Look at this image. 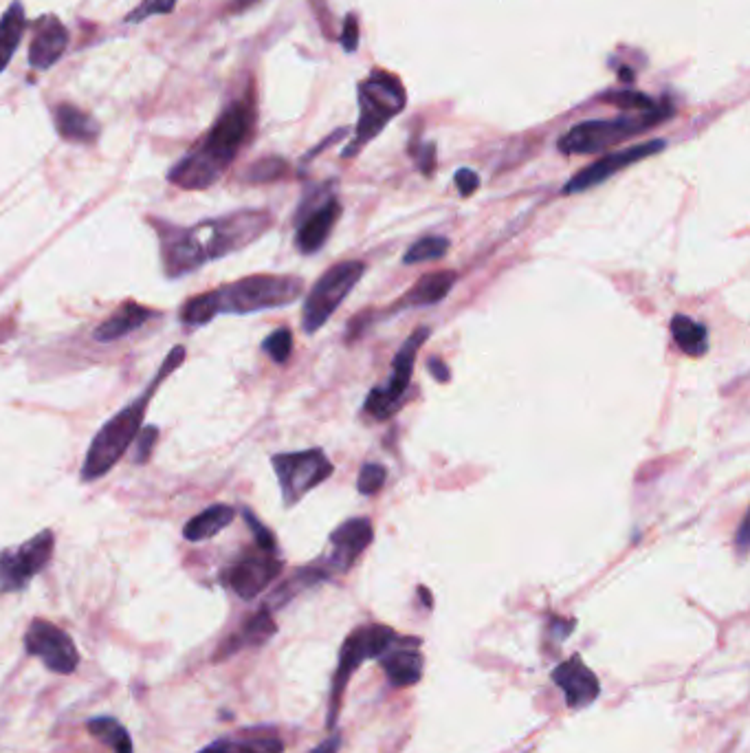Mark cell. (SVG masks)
Masks as SVG:
<instances>
[{"mask_svg":"<svg viewBox=\"0 0 750 753\" xmlns=\"http://www.w3.org/2000/svg\"><path fill=\"white\" fill-rule=\"evenodd\" d=\"M150 225L159 236L165 276L174 280L201 269L209 260L225 258L256 243L273 227V216L264 210H238L192 227L159 218H150Z\"/></svg>","mask_w":750,"mask_h":753,"instance_id":"6da1fadb","label":"cell"},{"mask_svg":"<svg viewBox=\"0 0 750 753\" xmlns=\"http://www.w3.org/2000/svg\"><path fill=\"white\" fill-rule=\"evenodd\" d=\"M253 126H256V106L249 97L231 104L216 119L201 144L187 152L168 172V181L181 190L212 188L251 139Z\"/></svg>","mask_w":750,"mask_h":753,"instance_id":"7a4b0ae2","label":"cell"},{"mask_svg":"<svg viewBox=\"0 0 750 753\" xmlns=\"http://www.w3.org/2000/svg\"><path fill=\"white\" fill-rule=\"evenodd\" d=\"M185 362V346H174L168 353V357L163 359L161 368L157 370V375L152 377L146 390L139 392L137 399H132L126 403L113 419H108L102 430L95 434V439L88 445V452L82 465V480L84 483H93V480L106 476L110 469H113L119 458L126 454L130 443L135 441V436L139 434L143 419H146V412L150 401L157 395V390L163 386V381L168 379L176 368Z\"/></svg>","mask_w":750,"mask_h":753,"instance_id":"3957f363","label":"cell"},{"mask_svg":"<svg viewBox=\"0 0 750 753\" xmlns=\"http://www.w3.org/2000/svg\"><path fill=\"white\" fill-rule=\"evenodd\" d=\"M304 291V280L297 276L256 274L240 278L231 285L212 289L216 313L247 315L293 304Z\"/></svg>","mask_w":750,"mask_h":753,"instance_id":"277c9868","label":"cell"},{"mask_svg":"<svg viewBox=\"0 0 750 753\" xmlns=\"http://www.w3.org/2000/svg\"><path fill=\"white\" fill-rule=\"evenodd\" d=\"M405 108V89L399 78L388 71H374L359 86V124L352 144L344 150V159H352L366 148L392 117Z\"/></svg>","mask_w":750,"mask_h":753,"instance_id":"5b68a950","label":"cell"},{"mask_svg":"<svg viewBox=\"0 0 750 753\" xmlns=\"http://www.w3.org/2000/svg\"><path fill=\"white\" fill-rule=\"evenodd\" d=\"M669 115L665 108H652L641 115H623L616 119H590V122L577 124L559 139V150L564 155H594L614 148L621 141L645 133L663 122Z\"/></svg>","mask_w":750,"mask_h":753,"instance_id":"8992f818","label":"cell"},{"mask_svg":"<svg viewBox=\"0 0 750 753\" xmlns=\"http://www.w3.org/2000/svg\"><path fill=\"white\" fill-rule=\"evenodd\" d=\"M396 639H399V632L383 624L359 626L350 632V637L341 646L339 663L333 676V690H330L328 698V727H335V720L341 709V698H344L352 674L357 672L363 661L379 659Z\"/></svg>","mask_w":750,"mask_h":753,"instance_id":"52a82bcc","label":"cell"},{"mask_svg":"<svg viewBox=\"0 0 750 753\" xmlns=\"http://www.w3.org/2000/svg\"><path fill=\"white\" fill-rule=\"evenodd\" d=\"M363 274H366V265L361 260H344V263H337L324 271V276L315 282L304 300L302 329L306 335L317 333L333 318Z\"/></svg>","mask_w":750,"mask_h":753,"instance_id":"ba28073f","label":"cell"},{"mask_svg":"<svg viewBox=\"0 0 750 753\" xmlns=\"http://www.w3.org/2000/svg\"><path fill=\"white\" fill-rule=\"evenodd\" d=\"M273 472L278 476L284 507H295L308 491L333 476V463L322 450L284 452L271 458Z\"/></svg>","mask_w":750,"mask_h":753,"instance_id":"9c48e42d","label":"cell"},{"mask_svg":"<svg viewBox=\"0 0 750 753\" xmlns=\"http://www.w3.org/2000/svg\"><path fill=\"white\" fill-rule=\"evenodd\" d=\"M429 333H432V331H429L427 326H423V329H416L403 342V346L399 348V353L394 355L392 375H390L388 386L374 388L370 392L366 406H363V410H366L370 417H374L377 421H385V419H390L392 414L403 406L407 388H410V384H412L416 355L423 348V344L427 342Z\"/></svg>","mask_w":750,"mask_h":753,"instance_id":"30bf717a","label":"cell"},{"mask_svg":"<svg viewBox=\"0 0 750 753\" xmlns=\"http://www.w3.org/2000/svg\"><path fill=\"white\" fill-rule=\"evenodd\" d=\"M55 549V536L44 529L18 547L0 551V591L18 593L25 591L29 582L47 569Z\"/></svg>","mask_w":750,"mask_h":753,"instance_id":"8fae6325","label":"cell"},{"mask_svg":"<svg viewBox=\"0 0 750 753\" xmlns=\"http://www.w3.org/2000/svg\"><path fill=\"white\" fill-rule=\"evenodd\" d=\"M25 648L55 674H71L80 663L73 639L47 619H33L25 632Z\"/></svg>","mask_w":750,"mask_h":753,"instance_id":"7c38bea8","label":"cell"},{"mask_svg":"<svg viewBox=\"0 0 750 753\" xmlns=\"http://www.w3.org/2000/svg\"><path fill=\"white\" fill-rule=\"evenodd\" d=\"M282 566V560L275 558V553L258 549L240 555L223 573V580L240 599L249 602V599H256L262 591H267L275 582V577L282 573Z\"/></svg>","mask_w":750,"mask_h":753,"instance_id":"4fadbf2b","label":"cell"},{"mask_svg":"<svg viewBox=\"0 0 750 753\" xmlns=\"http://www.w3.org/2000/svg\"><path fill=\"white\" fill-rule=\"evenodd\" d=\"M665 146H667L665 139H652V141H645V144H636L630 148H623L619 152H610V155H605L603 159L594 161L592 166L577 172L575 177L566 183L564 194H579L590 188H597V185L612 179L614 174H619L621 170L630 168L634 166V163L643 161L647 157L658 155L660 150H665Z\"/></svg>","mask_w":750,"mask_h":753,"instance_id":"5bb4252c","label":"cell"},{"mask_svg":"<svg viewBox=\"0 0 750 753\" xmlns=\"http://www.w3.org/2000/svg\"><path fill=\"white\" fill-rule=\"evenodd\" d=\"M374 538L372 522L368 518H350L330 533V553L326 558L324 571L346 573L352 569L361 553L366 551Z\"/></svg>","mask_w":750,"mask_h":753,"instance_id":"9a60e30c","label":"cell"},{"mask_svg":"<svg viewBox=\"0 0 750 753\" xmlns=\"http://www.w3.org/2000/svg\"><path fill=\"white\" fill-rule=\"evenodd\" d=\"M553 681L557 683L559 690L566 694V703L570 709L588 707L597 701L601 694L597 674L583 663L579 654L557 665L553 670Z\"/></svg>","mask_w":750,"mask_h":753,"instance_id":"2e32d148","label":"cell"},{"mask_svg":"<svg viewBox=\"0 0 750 753\" xmlns=\"http://www.w3.org/2000/svg\"><path fill=\"white\" fill-rule=\"evenodd\" d=\"M418 646H421L418 639L399 635V639L379 657L381 668L394 687H412L423 679L425 659Z\"/></svg>","mask_w":750,"mask_h":753,"instance_id":"e0dca14e","label":"cell"},{"mask_svg":"<svg viewBox=\"0 0 750 753\" xmlns=\"http://www.w3.org/2000/svg\"><path fill=\"white\" fill-rule=\"evenodd\" d=\"M341 216V205L333 196L324 199L317 207L300 214L297 221V236L295 245L302 254H315V251L326 245V240L333 234V229Z\"/></svg>","mask_w":750,"mask_h":753,"instance_id":"ac0fdd59","label":"cell"},{"mask_svg":"<svg viewBox=\"0 0 750 753\" xmlns=\"http://www.w3.org/2000/svg\"><path fill=\"white\" fill-rule=\"evenodd\" d=\"M69 47V31L53 14L42 16L36 23V34L29 45V67L36 71H49L58 64Z\"/></svg>","mask_w":750,"mask_h":753,"instance_id":"d6986e66","label":"cell"},{"mask_svg":"<svg viewBox=\"0 0 750 753\" xmlns=\"http://www.w3.org/2000/svg\"><path fill=\"white\" fill-rule=\"evenodd\" d=\"M159 315V311L146 307V304L126 300L119 304V309L108 320L97 326L93 337L95 342H117L121 337L139 331L143 324H148L152 318H159Z\"/></svg>","mask_w":750,"mask_h":753,"instance_id":"ffe728a7","label":"cell"},{"mask_svg":"<svg viewBox=\"0 0 750 753\" xmlns=\"http://www.w3.org/2000/svg\"><path fill=\"white\" fill-rule=\"evenodd\" d=\"M458 280L456 271H434V274H427L416 285L405 293V296L394 304L392 311H401V309H414V307H432V304L443 302L451 289H454Z\"/></svg>","mask_w":750,"mask_h":753,"instance_id":"44dd1931","label":"cell"},{"mask_svg":"<svg viewBox=\"0 0 750 753\" xmlns=\"http://www.w3.org/2000/svg\"><path fill=\"white\" fill-rule=\"evenodd\" d=\"M284 742L273 729H251L238 736H225L198 753H282Z\"/></svg>","mask_w":750,"mask_h":753,"instance_id":"7402d4cb","label":"cell"},{"mask_svg":"<svg viewBox=\"0 0 750 753\" xmlns=\"http://www.w3.org/2000/svg\"><path fill=\"white\" fill-rule=\"evenodd\" d=\"M55 119V128H58V135L64 141H71V144H95L102 128L95 122V117L84 113L82 108H77L73 104H58L53 111Z\"/></svg>","mask_w":750,"mask_h":753,"instance_id":"603a6c76","label":"cell"},{"mask_svg":"<svg viewBox=\"0 0 750 753\" xmlns=\"http://www.w3.org/2000/svg\"><path fill=\"white\" fill-rule=\"evenodd\" d=\"M275 632H278V626H275V621L271 617V610L262 608L260 613L245 621V626H242L234 637H229L227 643L220 646L218 659H225L229 654H236L245 648H260L275 635Z\"/></svg>","mask_w":750,"mask_h":753,"instance_id":"cb8c5ba5","label":"cell"},{"mask_svg":"<svg viewBox=\"0 0 750 753\" xmlns=\"http://www.w3.org/2000/svg\"><path fill=\"white\" fill-rule=\"evenodd\" d=\"M27 29V14H25V5L20 0H14L7 7V12L0 16V73H3L14 53L20 45L22 36H25Z\"/></svg>","mask_w":750,"mask_h":753,"instance_id":"d4e9b609","label":"cell"},{"mask_svg":"<svg viewBox=\"0 0 750 753\" xmlns=\"http://www.w3.org/2000/svg\"><path fill=\"white\" fill-rule=\"evenodd\" d=\"M236 518L234 507L229 505H212L207 507L201 514L194 516L187 525L183 527V536L190 542H203L218 536L220 531L227 529L231 522Z\"/></svg>","mask_w":750,"mask_h":753,"instance_id":"484cf974","label":"cell"},{"mask_svg":"<svg viewBox=\"0 0 750 753\" xmlns=\"http://www.w3.org/2000/svg\"><path fill=\"white\" fill-rule=\"evenodd\" d=\"M671 335L682 353L689 357H702L709 353L707 326L696 322L689 315H674L671 320Z\"/></svg>","mask_w":750,"mask_h":753,"instance_id":"4316f807","label":"cell"},{"mask_svg":"<svg viewBox=\"0 0 750 753\" xmlns=\"http://www.w3.org/2000/svg\"><path fill=\"white\" fill-rule=\"evenodd\" d=\"M86 729L91 731L99 742H104L106 747L113 749V753H135L128 729L115 718H108V716L91 718L86 723Z\"/></svg>","mask_w":750,"mask_h":753,"instance_id":"83f0119b","label":"cell"},{"mask_svg":"<svg viewBox=\"0 0 750 753\" xmlns=\"http://www.w3.org/2000/svg\"><path fill=\"white\" fill-rule=\"evenodd\" d=\"M449 247H451V243H449V238H445V236H425L421 240H416V243L405 251L403 263L405 265L432 263V260L445 258Z\"/></svg>","mask_w":750,"mask_h":753,"instance_id":"f1b7e54d","label":"cell"},{"mask_svg":"<svg viewBox=\"0 0 750 753\" xmlns=\"http://www.w3.org/2000/svg\"><path fill=\"white\" fill-rule=\"evenodd\" d=\"M216 307H214V298L212 291L198 293V296L190 298L181 309V322L185 326H205L216 318Z\"/></svg>","mask_w":750,"mask_h":753,"instance_id":"f546056e","label":"cell"},{"mask_svg":"<svg viewBox=\"0 0 750 753\" xmlns=\"http://www.w3.org/2000/svg\"><path fill=\"white\" fill-rule=\"evenodd\" d=\"M289 166L286 161L280 157H267L253 163V166L247 170V181L251 183H271L282 179Z\"/></svg>","mask_w":750,"mask_h":753,"instance_id":"4dcf8cb0","label":"cell"},{"mask_svg":"<svg viewBox=\"0 0 750 753\" xmlns=\"http://www.w3.org/2000/svg\"><path fill=\"white\" fill-rule=\"evenodd\" d=\"M262 351L267 353L275 364H284L293 353V333L291 329L273 331L267 340L262 342Z\"/></svg>","mask_w":750,"mask_h":753,"instance_id":"1f68e13d","label":"cell"},{"mask_svg":"<svg viewBox=\"0 0 750 753\" xmlns=\"http://www.w3.org/2000/svg\"><path fill=\"white\" fill-rule=\"evenodd\" d=\"M385 478H388V469L379 463H366L359 469V478H357V489L363 496H374L379 494L381 487L385 485Z\"/></svg>","mask_w":750,"mask_h":753,"instance_id":"d6a6232c","label":"cell"},{"mask_svg":"<svg viewBox=\"0 0 750 753\" xmlns=\"http://www.w3.org/2000/svg\"><path fill=\"white\" fill-rule=\"evenodd\" d=\"M179 0H141V5L137 9H132L128 14V23H143L152 16H163V14H172L174 7Z\"/></svg>","mask_w":750,"mask_h":753,"instance_id":"836d02e7","label":"cell"},{"mask_svg":"<svg viewBox=\"0 0 750 753\" xmlns=\"http://www.w3.org/2000/svg\"><path fill=\"white\" fill-rule=\"evenodd\" d=\"M135 441H137V447H135V456H132V461H135V465H146L152 456L154 443L159 441V428L157 425H148V428L139 430Z\"/></svg>","mask_w":750,"mask_h":753,"instance_id":"e575fe53","label":"cell"},{"mask_svg":"<svg viewBox=\"0 0 750 753\" xmlns=\"http://www.w3.org/2000/svg\"><path fill=\"white\" fill-rule=\"evenodd\" d=\"M242 514H245V520H247V527L251 529L253 538H256V547L262 549V551H269V553H275L278 551V542H275L273 533L262 525V522L256 518V514H253L251 509H242Z\"/></svg>","mask_w":750,"mask_h":753,"instance_id":"d590c367","label":"cell"},{"mask_svg":"<svg viewBox=\"0 0 750 753\" xmlns=\"http://www.w3.org/2000/svg\"><path fill=\"white\" fill-rule=\"evenodd\" d=\"M456 188L460 196H471L480 188V177L469 168H462L456 172Z\"/></svg>","mask_w":750,"mask_h":753,"instance_id":"8d00e7d4","label":"cell"},{"mask_svg":"<svg viewBox=\"0 0 750 753\" xmlns=\"http://www.w3.org/2000/svg\"><path fill=\"white\" fill-rule=\"evenodd\" d=\"M341 45L348 53H352L359 45V23L355 16H348L346 25H344V36H341Z\"/></svg>","mask_w":750,"mask_h":753,"instance_id":"74e56055","label":"cell"},{"mask_svg":"<svg viewBox=\"0 0 750 753\" xmlns=\"http://www.w3.org/2000/svg\"><path fill=\"white\" fill-rule=\"evenodd\" d=\"M427 368H429V373H432V375H434V379H436V381H440V384H447V381L451 379V373H449V368L445 366L443 359L432 357V359H429Z\"/></svg>","mask_w":750,"mask_h":753,"instance_id":"f35d334b","label":"cell"},{"mask_svg":"<svg viewBox=\"0 0 750 753\" xmlns=\"http://www.w3.org/2000/svg\"><path fill=\"white\" fill-rule=\"evenodd\" d=\"M748 544H750V533H748V516L742 518L740 522V529H737V536H735V547H737V553L744 555L748 553Z\"/></svg>","mask_w":750,"mask_h":753,"instance_id":"ab89813d","label":"cell"},{"mask_svg":"<svg viewBox=\"0 0 750 753\" xmlns=\"http://www.w3.org/2000/svg\"><path fill=\"white\" fill-rule=\"evenodd\" d=\"M434 166H436V146H427L421 155V170L429 174Z\"/></svg>","mask_w":750,"mask_h":753,"instance_id":"60d3db41","label":"cell"},{"mask_svg":"<svg viewBox=\"0 0 750 753\" xmlns=\"http://www.w3.org/2000/svg\"><path fill=\"white\" fill-rule=\"evenodd\" d=\"M339 747V736H333L330 740H326L322 747H317L313 753H335Z\"/></svg>","mask_w":750,"mask_h":753,"instance_id":"b9f144b4","label":"cell"}]
</instances>
